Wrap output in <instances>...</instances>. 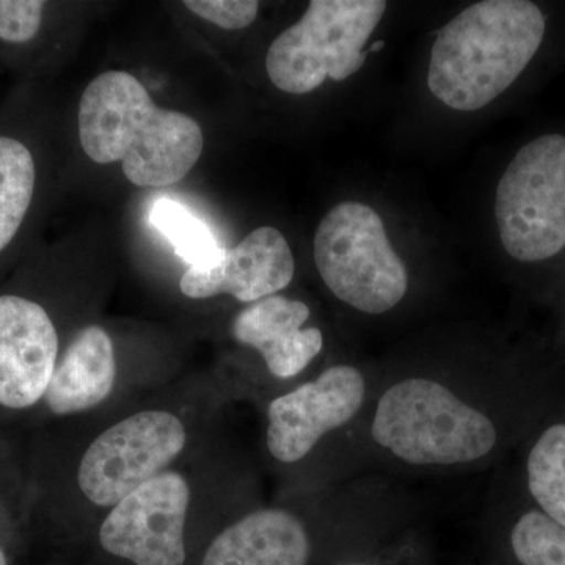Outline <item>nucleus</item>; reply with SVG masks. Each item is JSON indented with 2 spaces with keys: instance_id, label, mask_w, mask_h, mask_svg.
<instances>
[{
  "instance_id": "nucleus-1",
  "label": "nucleus",
  "mask_w": 565,
  "mask_h": 565,
  "mask_svg": "<svg viewBox=\"0 0 565 565\" xmlns=\"http://www.w3.org/2000/svg\"><path fill=\"white\" fill-rule=\"evenodd\" d=\"M82 150L96 163L121 162L139 188H166L188 177L203 152L199 122L152 103L126 71H107L85 88L79 104Z\"/></svg>"
},
{
  "instance_id": "nucleus-2",
  "label": "nucleus",
  "mask_w": 565,
  "mask_h": 565,
  "mask_svg": "<svg viewBox=\"0 0 565 565\" xmlns=\"http://www.w3.org/2000/svg\"><path fill=\"white\" fill-rule=\"evenodd\" d=\"M544 35V13L533 2L475 3L438 32L427 71L429 90L451 109H482L519 79Z\"/></svg>"
},
{
  "instance_id": "nucleus-3",
  "label": "nucleus",
  "mask_w": 565,
  "mask_h": 565,
  "mask_svg": "<svg viewBox=\"0 0 565 565\" xmlns=\"http://www.w3.org/2000/svg\"><path fill=\"white\" fill-rule=\"evenodd\" d=\"M375 444L412 465L470 463L497 445L489 416L430 379H405L390 386L375 411Z\"/></svg>"
},
{
  "instance_id": "nucleus-4",
  "label": "nucleus",
  "mask_w": 565,
  "mask_h": 565,
  "mask_svg": "<svg viewBox=\"0 0 565 565\" xmlns=\"http://www.w3.org/2000/svg\"><path fill=\"white\" fill-rule=\"evenodd\" d=\"M385 10L384 0H313L299 22L270 44V82L278 90L305 95L326 79H348L366 62L364 44Z\"/></svg>"
},
{
  "instance_id": "nucleus-5",
  "label": "nucleus",
  "mask_w": 565,
  "mask_h": 565,
  "mask_svg": "<svg viewBox=\"0 0 565 565\" xmlns=\"http://www.w3.org/2000/svg\"><path fill=\"white\" fill-rule=\"evenodd\" d=\"M315 263L327 288L363 313H386L407 294V269L367 204L344 202L327 212L315 234Z\"/></svg>"
},
{
  "instance_id": "nucleus-6",
  "label": "nucleus",
  "mask_w": 565,
  "mask_h": 565,
  "mask_svg": "<svg viewBox=\"0 0 565 565\" xmlns=\"http://www.w3.org/2000/svg\"><path fill=\"white\" fill-rule=\"evenodd\" d=\"M494 215L504 250L522 263L553 258L565 247V137L526 143L501 177Z\"/></svg>"
},
{
  "instance_id": "nucleus-7",
  "label": "nucleus",
  "mask_w": 565,
  "mask_h": 565,
  "mask_svg": "<svg viewBox=\"0 0 565 565\" xmlns=\"http://www.w3.org/2000/svg\"><path fill=\"white\" fill-rule=\"evenodd\" d=\"M188 444L184 424L166 411L128 416L99 434L84 452L81 492L99 508H114L145 482L166 473Z\"/></svg>"
},
{
  "instance_id": "nucleus-8",
  "label": "nucleus",
  "mask_w": 565,
  "mask_h": 565,
  "mask_svg": "<svg viewBox=\"0 0 565 565\" xmlns=\"http://www.w3.org/2000/svg\"><path fill=\"white\" fill-rule=\"evenodd\" d=\"M189 505L191 487L184 476H156L111 508L99 542L110 555L136 565H182Z\"/></svg>"
},
{
  "instance_id": "nucleus-9",
  "label": "nucleus",
  "mask_w": 565,
  "mask_h": 565,
  "mask_svg": "<svg viewBox=\"0 0 565 565\" xmlns=\"http://www.w3.org/2000/svg\"><path fill=\"white\" fill-rule=\"evenodd\" d=\"M366 394L362 373L333 366L313 382L274 399L267 411V448L275 459L294 463L310 455L323 435L351 422Z\"/></svg>"
},
{
  "instance_id": "nucleus-10",
  "label": "nucleus",
  "mask_w": 565,
  "mask_h": 565,
  "mask_svg": "<svg viewBox=\"0 0 565 565\" xmlns=\"http://www.w3.org/2000/svg\"><path fill=\"white\" fill-rule=\"evenodd\" d=\"M58 334L41 305L0 296V404L28 408L39 403L57 366Z\"/></svg>"
},
{
  "instance_id": "nucleus-11",
  "label": "nucleus",
  "mask_w": 565,
  "mask_h": 565,
  "mask_svg": "<svg viewBox=\"0 0 565 565\" xmlns=\"http://www.w3.org/2000/svg\"><path fill=\"white\" fill-rule=\"evenodd\" d=\"M294 270L296 263L286 237L273 226H262L236 247H223L212 266L189 267L180 289L189 299L228 294L239 302L255 303L285 289Z\"/></svg>"
},
{
  "instance_id": "nucleus-12",
  "label": "nucleus",
  "mask_w": 565,
  "mask_h": 565,
  "mask_svg": "<svg viewBox=\"0 0 565 565\" xmlns=\"http://www.w3.org/2000/svg\"><path fill=\"white\" fill-rule=\"evenodd\" d=\"M310 308L300 300L270 296L245 308L233 322L234 340L256 349L270 374L291 379L302 373L323 348L319 329H302Z\"/></svg>"
},
{
  "instance_id": "nucleus-13",
  "label": "nucleus",
  "mask_w": 565,
  "mask_h": 565,
  "mask_svg": "<svg viewBox=\"0 0 565 565\" xmlns=\"http://www.w3.org/2000/svg\"><path fill=\"white\" fill-rule=\"evenodd\" d=\"M310 539L291 512L259 509L214 539L203 565H307Z\"/></svg>"
},
{
  "instance_id": "nucleus-14",
  "label": "nucleus",
  "mask_w": 565,
  "mask_h": 565,
  "mask_svg": "<svg viewBox=\"0 0 565 565\" xmlns=\"http://www.w3.org/2000/svg\"><path fill=\"white\" fill-rule=\"evenodd\" d=\"M115 379L117 362L109 333L103 327L88 326L63 353L44 399L55 415L81 414L110 396Z\"/></svg>"
},
{
  "instance_id": "nucleus-15",
  "label": "nucleus",
  "mask_w": 565,
  "mask_h": 565,
  "mask_svg": "<svg viewBox=\"0 0 565 565\" xmlns=\"http://www.w3.org/2000/svg\"><path fill=\"white\" fill-rule=\"evenodd\" d=\"M36 170L20 140L0 136V252L14 239L31 207Z\"/></svg>"
},
{
  "instance_id": "nucleus-16",
  "label": "nucleus",
  "mask_w": 565,
  "mask_h": 565,
  "mask_svg": "<svg viewBox=\"0 0 565 565\" xmlns=\"http://www.w3.org/2000/svg\"><path fill=\"white\" fill-rule=\"evenodd\" d=\"M527 487L542 512L565 526V424L548 427L527 457Z\"/></svg>"
},
{
  "instance_id": "nucleus-17",
  "label": "nucleus",
  "mask_w": 565,
  "mask_h": 565,
  "mask_svg": "<svg viewBox=\"0 0 565 565\" xmlns=\"http://www.w3.org/2000/svg\"><path fill=\"white\" fill-rule=\"evenodd\" d=\"M150 223L170 241L174 253L189 267H210L221 258L223 247L210 226L181 203L170 199L158 200L152 204Z\"/></svg>"
},
{
  "instance_id": "nucleus-18",
  "label": "nucleus",
  "mask_w": 565,
  "mask_h": 565,
  "mask_svg": "<svg viewBox=\"0 0 565 565\" xmlns=\"http://www.w3.org/2000/svg\"><path fill=\"white\" fill-rule=\"evenodd\" d=\"M512 550L522 565H565V526L531 511L515 523Z\"/></svg>"
},
{
  "instance_id": "nucleus-19",
  "label": "nucleus",
  "mask_w": 565,
  "mask_h": 565,
  "mask_svg": "<svg viewBox=\"0 0 565 565\" xmlns=\"http://www.w3.org/2000/svg\"><path fill=\"white\" fill-rule=\"evenodd\" d=\"M44 6L41 0H0V40L21 44L35 39Z\"/></svg>"
},
{
  "instance_id": "nucleus-20",
  "label": "nucleus",
  "mask_w": 565,
  "mask_h": 565,
  "mask_svg": "<svg viewBox=\"0 0 565 565\" xmlns=\"http://www.w3.org/2000/svg\"><path fill=\"white\" fill-rule=\"evenodd\" d=\"M184 7L217 28L225 31H241L255 21L259 2L256 0H188Z\"/></svg>"
},
{
  "instance_id": "nucleus-21",
  "label": "nucleus",
  "mask_w": 565,
  "mask_h": 565,
  "mask_svg": "<svg viewBox=\"0 0 565 565\" xmlns=\"http://www.w3.org/2000/svg\"><path fill=\"white\" fill-rule=\"evenodd\" d=\"M384 46H385V41L381 40V41H377V43H374L373 46L370 47V50L364 51V52H366V55H367V54H370V52H379V51L384 50Z\"/></svg>"
},
{
  "instance_id": "nucleus-22",
  "label": "nucleus",
  "mask_w": 565,
  "mask_h": 565,
  "mask_svg": "<svg viewBox=\"0 0 565 565\" xmlns=\"http://www.w3.org/2000/svg\"><path fill=\"white\" fill-rule=\"evenodd\" d=\"M0 565H7V557L3 555L2 548H0Z\"/></svg>"
}]
</instances>
